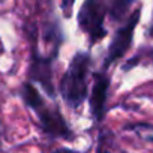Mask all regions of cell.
<instances>
[{
  "instance_id": "6da1fadb",
  "label": "cell",
  "mask_w": 153,
  "mask_h": 153,
  "mask_svg": "<svg viewBox=\"0 0 153 153\" xmlns=\"http://www.w3.org/2000/svg\"><path fill=\"white\" fill-rule=\"evenodd\" d=\"M90 66V56L87 53H76L60 83V93L65 102L72 107L78 108L86 96H87V74Z\"/></svg>"
},
{
  "instance_id": "7a4b0ae2",
  "label": "cell",
  "mask_w": 153,
  "mask_h": 153,
  "mask_svg": "<svg viewBox=\"0 0 153 153\" xmlns=\"http://www.w3.org/2000/svg\"><path fill=\"white\" fill-rule=\"evenodd\" d=\"M104 20L105 6L102 0H86L78 15V23L81 30H84L89 35L92 42H98L107 35Z\"/></svg>"
},
{
  "instance_id": "3957f363",
  "label": "cell",
  "mask_w": 153,
  "mask_h": 153,
  "mask_svg": "<svg viewBox=\"0 0 153 153\" xmlns=\"http://www.w3.org/2000/svg\"><path fill=\"white\" fill-rule=\"evenodd\" d=\"M138 20H140V9H137L129 17L126 24L122 29L117 30L114 39L110 44V48H108V53H107V57H105V68H108L111 63H114L117 59H120L129 50L132 38H134V30L138 24Z\"/></svg>"
},
{
  "instance_id": "277c9868",
  "label": "cell",
  "mask_w": 153,
  "mask_h": 153,
  "mask_svg": "<svg viewBox=\"0 0 153 153\" xmlns=\"http://www.w3.org/2000/svg\"><path fill=\"white\" fill-rule=\"evenodd\" d=\"M36 114L39 117L41 126L42 129L53 137H59V138H69L71 137V131L62 116V113L57 108H53L50 105H45V102L36 110Z\"/></svg>"
},
{
  "instance_id": "5b68a950",
  "label": "cell",
  "mask_w": 153,
  "mask_h": 153,
  "mask_svg": "<svg viewBox=\"0 0 153 153\" xmlns=\"http://www.w3.org/2000/svg\"><path fill=\"white\" fill-rule=\"evenodd\" d=\"M51 57L41 56L38 50H33V60L30 68V78L35 83H39L47 95L54 96V84H53V69H51Z\"/></svg>"
},
{
  "instance_id": "8992f818",
  "label": "cell",
  "mask_w": 153,
  "mask_h": 153,
  "mask_svg": "<svg viewBox=\"0 0 153 153\" xmlns=\"http://www.w3.org/2000/svg\"><path fill=\"white\" fill-rule=\"evenodd\" d=\"M110 80L104 72H99L93 78V87L90 93V110L93 117L101 122L105 116V102H107V93H108Z\"/></svg>"
},
{
  "instance_id": "52a82bcc",
  "label": "cell",
  "mask_w": 153,
  "mask_h": 153,
  "mask_svg": "<svg viewBox=\"0 0 153 153\" xmlns=\"http://www.w3.org/2000/svg\"><path fill=\"white\" fill-rule=\"evenodd\" d=\"M21 96H23L24 102H26L32 110H35V111L44 104L42 96L39 95L38 89H36L32 83H26V84L23 86V89H21Z\"/></svg>"
},
{
  "instance_id": "ba28073f",
  "label": "cell",
  "mask_w": 153,
  "mask_h": 153,
  "mask_svg": "<svg viewBox=\"0 0 153 153\" xmlns=\"http://www.w3.org/2000/svg\"><path fill=\"white\" fill-rule=\"evenodd\" d=\"M132 2H134V0H114L111 8H110V17L114 21L122 20L126 15V12L129 11Z\"/></svg>"
},
{
  "instance_id": "9c48e42d",
  "label": "cell",
  "mask_w": 153,
  "mask_h": 153,
  "mask_svg": "<svg viewBox=\"0 0 153 153\" xmlns=\"http://www.w3.org/2000/svg\"><path fill=\"white\" fill-rule=\"evenodd\" d=\"M56 153H74V152H69V150H59V152H56Z\"/></svg>"
}]
</instances>
